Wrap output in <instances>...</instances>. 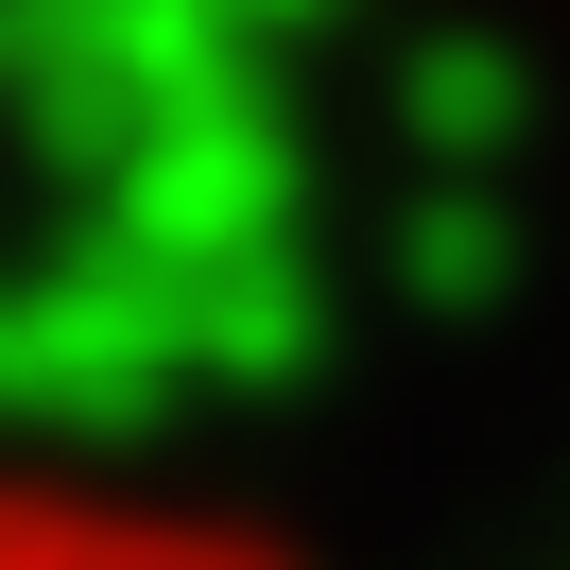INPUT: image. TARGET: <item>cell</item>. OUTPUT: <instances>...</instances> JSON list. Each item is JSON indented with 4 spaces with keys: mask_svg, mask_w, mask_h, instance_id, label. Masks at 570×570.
<instances>
[{
    "mask_svg": "<svg viewBox=\"0 0 570 570\" xmlns=\"http://www.w3.org/2000/svg\"><path fill=\"white\" fill-rule=\"evenodd\" d=\"M0 570H277L259 535L190 519V501H121V484H36L0 466Z\"/></svg>",
    "mask_w": 570,
    "mask_h": 570,
    "instance_id": "obj_1",
    "label": "cell"
}]
</instances>
